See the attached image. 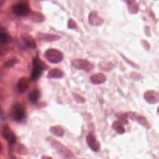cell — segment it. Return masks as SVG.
<instances>
[{"label": "cell", "mask_w": 159, "mask_h": 159, "mask_svg": "<svg viewBox=\"0 0 159 159\" xmlns=\"http://www.w3.org/2000/svg\"><path fill=\"white\" fill-rule=\"evenodd\" d=\"M116 117L119 119V122H120L123 124H127L129 123L128 122V118L125 114H116Z\"/></svg>", "instance_id": "603a6c76"}, {"label": "cell", "mask_w": 159, "mask_h": 159, "mask_svg": "<svg viewBox=\"0 0 159 159\" xmlns=\"http://www.w3.org/2000/svg\"><path fill=\"white\" fill-rule=\"evenodd\" d=\"M73 95H74V98H75V100L77 102H84L85 101V99L83 96H81L78 94H73Z\"/></svg>", "instance_id": "4316f807"}, {"label": "cell", "mask_w": 159, "mask_h": 159, "mask_svg": "<svg viewBox=\"0 0 159 159\" xmlns=\"http://www.w3.org/2000/svg\"><path fill=\"white\" fill-rule=\"evenodd\" d=\"M86 142L88 146L94 152H98L100 149V144L93 134H89L86 136Z\"/></svg>", "instance_id": "9c48e42d"}, {"label": "cell", "mask_w": 159, "mask_h": 159, "mask_svg": "<svg viewBox=\"0 0 159 159\" xmlns=\"http://www.w3.org/2000/svg\"><path fill=\"white\" fill-rule=\"evenodd\" d=\"M50 130L51 133L53 134L54 135L58 136V137H62L65 133L63 129L60 125L52 126L50 128Z\"/></svg>", "instance_id": "e0dca14e"}, {"label": "cell", "mask_w": 159, "mask_h": 159, "mask_svg": "<svg viewBox=\"0 0 159 159\" xmlns=\"http://www.w3.org/2000/svg\"><path fill=\"white\" fill-rule=\"evenodd\" d=\"M12 116L17 122H21L25 118V108L20 104L16 103L12 108Z\"/></svg>", "instance_id": "5b68a950"}, {"label": "cell", "mask_w": 159, "mask_h": 159, "mask_svg": "<svg viewBox=\"0 0 159 159\" xmlns=\"http://www.w3.org/2000/svg\"><path fill=\"white\" fill-rule=\"evenodd\" d=\"M88 19L89 23L91 25H100L104 22V19L100 17L96 12H91L89 16Z\"/></svg>", "instance_id": "4fadbf2b"}, {"label": "cell", "mask_w": 159, "mask_h": 159, "mask_svg": "<svg viewBox=\"0 0 159 159\" xmlns=\"http://www.w3.org/2000/svg\"><path fill=\"white\" fill-rule=\"evenodd\" d=\"M40 97V91L36 89L32 91L29 95V99L32 102H37Z\"/></svg>", "instance_id": "d6986e66"}, {"label": "cell", "mask_w": 159, "mask_h": 159, "mask_svg": "<svg viewBox=\"0 0 159 159\" xmlns=\"http://www.w3.org/2000/svg\"><path fill=\"white\" fill-rule=\"evenodd\" d=\"M6 0H0V8L4 4Z\"/></svg>", "instance_id": "83f0119b"}, {"label": "cell", "mask_w": 159, "mask_h": 159, "mask_svg": "<svg viewBox=\"0 0 159 159\" xmlns=\"http://www.w3.org/2000/svg\"><path fill=\"white\" fill-rule=\"evenodd\" d=\"M21 39L23 40V42L25 43V45L31 48H36L37 47L36 42L31 35L27 33H23L21 35Z\"/></svg>", "instance_id": "7c38bea8"}, {"label": "cell", "mask_w": 159, "mask_h": 159, "mask_svg": "<svg viewBox=\"0 0 159 159\" xmlns=\"http://www.w3.org/2000/svg\"><path fill=\"white\" fill-rule=\"evenodd\" d=\"M45 58L50 63H58L63 59V53L57 49H48L44 54Z\"/></svg>", "instance_id": "3957f363"}, {"label": "cell", "mask_w": 159, "mask_h": 159, "mask_svg": "<svg viewBox=\"0 0 159 159\" xmlns=\"http://www.w3.org/2000/svg\"><path fill=\"white\" fill-rule=\"evenodd\" d=\"M68 27L69 29H76L77 27V24L73 19H70L68 22Z\"/></svg>", "instance_id": "484cf974"}, {"label": "cell", "mask_w": 159, "mask_h": 159, "mask_svg": "<svg viewBox=\"0 0 159 159\" xmlns=\"http://www.w3.org/2000/svg\"><path fill=\"white\" fill-rule=\"evenodd\" d=\"M63 72L58 68H53L50 70L47 74L48 78H61L63 76Z\"/></svg>", "instance_id": "9a60e30c"}, {"label": "cell", "mask_w": 159, "mask_h": 159, "mask_svg": "<svg viewBox=\"0 0 159 159\" xmlns=\"http://www.w3.org/2000/svg\"><path fill=\"white\" fill-rule=\"evenodd\" d=\"M49 142L52 146L55 149L57 152L62 157L63 159H74L75 156L73 153L63 144L60 143L58 141L53 139L49 138Z\"/></svg>", "instance_id": "6da1fadb"}, {"label": "cell", "mask_w": 159, "mask_h": 159, "mask_svg": "<svg viewBox=\"0 0 159 159\" xmlns=\"http://www.w3.org/2000/svg\"><path fill=\"white\" fill-rule=\"evenodd\" d=\"M11 41V37L5 33V32H1L0 33V43L1 44H4L9 43Z\"/></svg>", "instance_id": "7402d4cb"}, {"label": "cell", "mask_w": 159, "mask_h": 159, "mask_svg": "<svg viewBox=\"0 0 159 159\" xmlns=\"http://www.w3.org/2000/svg\"><path fill=\"white\" fill-rule=\"evenodd\" d=\"M135 120H136L139 124H140V125H143V127H145L146 128H149L150 127V125H149L148 122H147V119L143 116H139L137 114L135 119Z\"/></svg>", "instance_id": "44dd1931"}, {"label": "cell", "mask_w": 159, "mask_h": 159, "mask_svg": "<svg viewBox=\"0 0 159 159\" xmlns=\"http://www.w3.org/2000/svg\"><path fill=\"white\" fill-rule=\"evenodd\" d=\"M127 2L129 11L131 14H135L138 12L139 5L135 0H125Z\"/></svg>", "instance_id": "2e32d148"}, {"label": "cell", "mask_w": 159, "mask_h": 159, "mask_svg": "<svg viewBox=\"0 0 159 159\" xmlns=\"http://www.w3.org/2000/svg\"><path fill=\"white\" fill-rule=\"evenodd\" d=\"M113 129L119 134H122L125 132V129L123 127L122 123L119 121H115L112 125Z\"/></svg>", "instance_id": "ac0fdd59"}, {"label": "cell", "mask_w": 159, "mask_h": 159, "mask_svg": "<svg viewBox=\"0 0 159 159\" xmlns=\"http://www.w3.org/2000/svg\"><path fill=\"white\" fill-rule=\"evenodd\" d=\"M30 84V78L27 77H22L18 81L17 88L19 93H23L27 91Z\"/></svg>", "instance_id": "30bf717a"}, {"label": "cell", "mask_w": 159, "mask_h": 159, "mask_svg": "<svg viewBox=\"0 0 159 159\" xmlns=\"http://www.w3.org/2000/svg\"><path fill=\"white\" fill-rule=\"evenodd\" d=\"M143 97L145 100L150 103V104H155L159 101V94L152 90L146 91L144 94Z\"/></svg>", "instance_id": "ba28073f"}, {"label": "cell", "mask_w": 159, "mask_h": 159, "mask_svg": "<svg viewBox=\"0 0 159 159\" xmlns=\"http://www.w3.org/2000/svg\"><path fill=\"white\" fill-rule=\"evenodd\" d=\"M12 11L15 14L20 16H27L30 12L29 3L26 1H20L12 7Z\"/></svg>", "instance_id": "277c9868"}, {"label": "cell", "mask_w": 159, "mask_h": 159, "mask_svg": "<svg viewBox=\"0 0 159 159\" xmlns=\"http://www.w3.org/2000/svg\"><path fill=\"white\" fill-rule=\"evenodd\" d=\"M37 38L39 40H41V41L52 42V41H55L58 40L60 38V37L56 34L40 33L37 34Z\"/></svg>", "instance_id": "8fae6325"}, {"label": "cell", "mask_w": 159, "mask_h": 159, "mask_svg": "<svg viewBox=\"0 0 159 159\" xmlns=\"http://www.w3.org/2000/svg\"><path fill=\"white\" fill-rule=\"evenodd\" d=\"M2 145H1V144L0 143V152L2 150Z\"/></svg>", "instance_id": "f1b7e54d"}, {"label": "cell", "mask_w": 159, "mask_h": 159, "mask_svg": "<svg viewBox=\"0 0 159 159\" xmlns=\"http://www.w3.org/2000/svg\"><path fill=\"white\" fill-rule=\"evenodd\" d=\"M29 15H30V19L32 20L37 22H40L43 21V20H44L43 16L38 12H32V13L30 12V14Z\"/></svg>", "instance_id": "ffe728a7"}, {"label": "cell", "mask_w": 159, "mask_h": 159, "mask_svg": "<svg viewBox=\"0 0 159 159\" xmlns=\"http://www.w3.org/2000/svg\"><path fill=\"white\" fill-rule=\"evenodd\" d=\"M47 159H52V158H48Z\"/></svg>", "instance_id": "4dcf8cb0"}, {"label": "cell", "mask_w": 159, "mask_h": 159, "mask_svg": "<svg viewBox=\"0 0 159 159\" xmlns=\"http://www.w3.org/2000/svg\"><path fill=\"white\" fill-rule=\"evenodd\" d=\"M33 69L30 75V80L34 81L39 79L43 71L47 68L46 64L37 57L33 60Z\"/></svg>", "instance_id": "7a4b0ae2"}, {"label": "cell", "mask_w": 159, "mask_h": 159, "mask_svg": "<svg viewBox=\"0 0 159 159\" xmlns=\"http://www.w3.org/2000/svg\"><path fill=\"white\" fill-rule=\"evenodd\" d=\"M18 62V60L17 58H11L9 60H7L5 63H4V66L6 68H10L13 66L14 65H16Z\"/></svg>", "instance_id": "cb8c5ba5"}, {"label": "cell", "mask_w": 159, "mask_h": 159, "mask_svg": "<svg viewBox=\"0 0 159 159\" xmlns=\"http://www.w3.org/2000/svg\"><path fill=\"white\" fill-rule=\"evenodd\" d=\"M90 80L94 84H99L104 83L106 80V76L102 73H98L91 76Z\"/></svg>", "instance_id": "5bb4252c"}, {"label": "cell", "mask_w": 159, "mask_h": 159, "mask_svg": "<svg viewBox=\"0 0 159 159\" xmlns=\"http://www.w3.org/2000/svg\"><path fill=\"white\" fill-rule=\"evenodd\" d=\"M72 65L76 69L90 71L94 68V65L89 61L84 59H75L72 61Z\"/></svg>", "instance_id": "8992f818"}, {"label": "cell", "mask_w": 159, "mask_h": 159, "mask_svg": "<svg viewBox=\"0 0 159 159\" xmlns=\"http://www.w3.org/2000/svg\"><path fill=\"white\" fill-rule=\"evenodd\" d=\"M157 112H158V113L159 114V106H158V109H157Z\"/></svg>", "instance_id": "f546056e"}, {"label": "cell", "mask_w": 159, "mask_h": 159, "mask_svg": "<svg viewBox=\"0 0 159 159\" xmlns=\"http://www.w3.org/2000/svg\"><path fill=\"white\" fill-rule=\"evenodd\" d=\"M1 135L11 145L15 143L16 141V137L12 130L8 126H4L2 129Z\"/></svg>", "instance_id": "52a82bcc"}, {"label": "cell", "mask_w": 159, "mask_h": 159, "mask_svg": "<svg viewBox=\"0 0 159 159\" xmlns=\"http://www.w3.org/2000/svg\"><path fill=\"white\" fill-rule=\"evenodd\" d=\"M112 64L111 63L100 64V68L104 70H109L112 68Z\"/></svg>", "instance_id": "d4e9b609"}]
</instances>
